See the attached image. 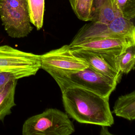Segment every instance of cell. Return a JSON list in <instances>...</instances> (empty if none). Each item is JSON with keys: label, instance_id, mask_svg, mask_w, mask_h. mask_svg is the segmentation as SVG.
Here are the masks:
<instances>
[{"label": "cell", "instance_id": "6da1fadb", "mask_svg": "<svg viewBox=\"0 0 135 135\" xmlns=\"http://www.w3.org/2000/svg\"><path fill=\"white\" fill-rule=\"evenodd\" d=\"M68 115L80 123L111 126L114 123L109 98L81 88H68L61 91Z\"/></svg>", "mask_w": 135, "mask_h": 135}, {"label": "cell", "instance_id": "7a4b0ae2", "mask_svg": "<svg viewBox=\"0 0 135 135\" xmlns=\"http://www.w3.org/2000/svg\"><path fill=\"white\" fill-rule=\"evenodd\" d=\"M61 91L73 87L81 88L109 98L118 83L116 80L103 75L88 66L83 70L75 72L49 71Z\"/></svg>", "mask_w": 135, "mask_h": 135}, {"label": "cell", "instance_id": "3957f363", "mask_svg": "<svg viewBox=\"0 0 135 135\" xmlns=\"http://www.w3.org/2000/svg\"><path fill=\"white\" fill-rule=\"evenodd\" d=\"M75 132V126L67 113L50 108L26 120L22 133L23 135H70Z\"/></svg>", "mask_w": 135, "mask_h": 135}, {"label": "cell", "instance_id": "277c9868", "mask_svg": "<svg viewBox=\"0 0 135 135\" xmlns=\"http://www.w3.org/2000/svg\"><path fill=\"white\" fill-rule=\"evenodd\" d=\"M92 38H116L135 42V26L131 20L120 16L109 23L91 22L80 29L71 43Z\"/></svg>", "mask_w": 135, "mask_h": 135}, {"label": "cell", "instance_id": "5b68a950", "mask_svg": "<svg viewBox=\"0 0 135 135\" xmlns=\"http://www.w3.org/2000/svg\"><path fill=\"white\" fill-rule=\"evenodd\" d=\"M0 18L11 37H25L33 30L27 0H0Z\"/></svg>", "mask_w": 135, "mask_h": 135}, {"label": "cell", "instance_id": "8992f818", "mask_svg": "<svg viewBox=\"0 0 135 135\" xmlns=\"http://www.w3.org/2000/svg\"><path fill=\"white\" fill-rule=\"evenodd\" d=\"M41 65V55L0 46V71L11 73L17 80L35 75Z\"/></svg>", "mask_w": 135, "mask_h": 135}, {"label": "cell", "instance_id": "52a82bcc", "mask_svg": "<svg viewBox=\"0 0 135 135\" xmlns=\"http://www.w3.org/2000/svg\"><path fill=\"white\" fill-rule=\"evenodd\" d=\"M41 69L47 72L52 71H77L89 66L84 60L73 54L69 45L41 55Z\"/></svg>", "mask_w": 135, "mask_h": 135}, {"label": "cell", "instance_id": "ba28073f", "mask_svg": "<svg viewBox=\"0 0 135 135\" xmlns=\"http://www.w3.org/2000/svg\"><path fill=\"white\" fill-rule=\"evenodd\" d=\"M71 50L74 55L84 60L95 71L118 83L120 82L122 74L118 69L117 56L84 50Z\"/></svg>", "mask_w": 135, "mask_h": 135}, {"label": "cell", "instance_id": "9c48e42d", "mask_svg": "<svg viewBox=\"0 0 135 135\" xmlns=\"http://www.w3.org/2000/svg\"><path fill=\"white\" fill-rule=\"evenodd\" d=\"M69 45L71 50H84L117 56L128 47L135 46V42L116 38H92Z\"/></svg>", "mask_w": 135, "mask_h": 135}, {"label": "cell", "instance_id": "30bf717a", "mask_svg": "<svg viewBox=\"0 0 135 135\" xmlns=\"http://www.w3.org/2000/svg\"><path fill=\"white\" fill-rule=\"evenodd\" d=\"M120 16L115 0H94L91 22L109 23Z\"/></svg>", "mask_w": 135, "mask_h": 135}, {"label": "cell", "instance_id": "8fae6325", "mask_svg": "<svg viewBox=\"0 0 135 135\" xmlns=\"http://www.w3.org/2000/svg\"><path fill=\"white\" fill-rule=\"evenodd\" d=\"M113 113L129 121L135 119V91L120 96L116 100Z\"/></svg>", "mask_w": 135, "mask_h": 135}, {"label": "cell", "instance_id": "7c38bea8", "mask_svg": "<svg viewBox=\"0 0 135 135\" xmlns=\"http://www.w3.org/2000/svg\"><path fill=\"white\" fill-rule=\"evenodd\" d=\"M17 80L8 82L0 90V121L12 113L11 109L16 105L15 101Z\"/></svg>", "mask_w": 135, "mask_h": 135}, {"label": "cell", "instance_id": "4fadbf2b", "mask_svg": "<svg viewBox=\"0 0 135 135\" xmlns=\"http://www.w3.org/2000/svg\"><path fill=\"white\" fill-rule=\"evenodd\" d=\"M30 20L31 23L39 30L43 24L45 0H27Z\"/></svg>", "mask_w": 135, "mask_h": 135}, {"label": "cell", "instance_id": "5bb4252c", "mask_svg": "<svg viewBox=\"0 0 135 135\" xmlns=\"http://www.w3.org/2000/svg\"><path fill=\"white\" fill-rule=\"evenodd\" d=\"M118 69L122 74H127L135 69V46L128 47L116 57Z\"/></svg>", "mask_w": 135, "mask_h": 135}, {"label": "cell", "instance_id": "9a60e30c", "mask_svg": "<svg viewBox=\"0 0 135 135\" xmlns=\"http://www.w3.org/2000/svg\"><path fill=\"white\" fill-rule=\"evenodd\" d=\"M94 0H69L76 17L84 22H91Z\"/></svg>", "mask_w": 135, "mask_h": 135}, {"label": "cell", "instance_id": "2e32d148", "mask_svg": "<svg viewBox=\"0 0 135 135\" xmlns=\"http://www.w3.org/2000/svg\"><path fill=\"white\" fill-rule=\"evenodd\" d=\"M116 8L120 16L128 20L135 16V0H115Z\"/></svg>", "mask_w": 135, "mask_h": 135}, {"label": "cell", "instance_id": "e0dca14e", "mask_svg": "<svg viewBox=\"0 0 135 135\" xmlns=\"http://www.w3.org/2000/svg\"><path fill=\"white\" fill-rule=\"evenodd\" d=\"M14 80H17L15 76L9 73L0 72V90L2 89L8 82Z\"/></svg>", "mask_w": 135, "mask_h": 135}, {"label": "cell", "instance_id": "ac0fdd59", "mask_svg": "<svg viewBox=\"0 0 135 135\" xmlns=\"http://www.w3.org/2000/svg\"><path fill=\"white\" fill-rule=\"evenodd\" d=\"M2 72V71H0V72Z\"/></svg>", "mask_w": 135, "mask_h": 135}]
</instances>
